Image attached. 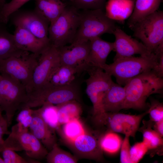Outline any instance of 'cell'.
I'll list each match as a JSON object with an SVG mask.
<instances>
[{
  "label": "cell",
  "instance_id": "cell-18",
  "mask_svg": "<svg viewBox=\"0 0 163 163\" xmlns=\"http://www.w3.org/2000/svg\"><path fill=\"white\" fill-rule=\"evenodd\" d=\"M29 128L30 132L47 149L50 150L56 143L55 131L46 122L39 109L33 110V118Z\"/></svg>",
  "mask_w": 163,
  "mask_h": 163
},
{
  "label": "cell",
  "instance_id": "cell-26",
  "mask_svg": "<svg viewBox=\"0 0 163 163\" xmlns=\"http://www.w3.org/2000/svg\"><path fill=\"white\" fill-rule=\"evenodd\" d=\"M56 131L63 141L75 140L86 132L79 119H75L61 125Z\"/></svg>",
  "mask_w": 163,
  "mask_h": 163
},
{
  "label": "cell",
  "instance_id": "cell-40",
  "mask_svg": "<svg viewBox=\"0 0 163 163\" xmlns=\"http://www.w3.org/2000/svg\"><path fill=\"white\" fill-rule=\"evenodd\" d=\"M158 56V60L152 71L158 76L163 77V52L156 54Z\"/></svg>",
  "mask_w": 163,
  "mask_h": 163
},
{
  "label": "cell",
  "instance_id": "cell-30",
  "mask_svg": "<svg viewBox=\"0 0 163 163\" xmlns=\"http://www.w3.org/2000/svg\"><path fill=\"white\" fill-rule=\"evenodd\" d=\"M151 125L149 124L148 126H144L142 129L143 134L142 142L149 150L157 149L162 146L163 143L162 137L151 128Z\"/></svg>",
  "mask_w": 163,
  "mask_h": 163
},
{
  "label": "cell",
  "instance_id": "cell-36",
  "mask_svg": "<svg viewBox=\"0 0 163 163\" xmlns=\"http://www.w3.org/2000/svg\"><path fill=\"white\" fill-rule=\"evenodd\" d=\"M148 150L147 146L142 141L137 143L131 147L130 154L132 163L139 161Z\"/></svg>",
  "mask_w": 163,
  "mask_h": 163
},
{
  "label": "cell",
  "instance_id": "cell-17",
  "mask_svg": "<svg viewBox=\"0 0 163 163\" xmlns=\"http://www.w3.org/2000/svg\"><path fill=\"white\" fill-rule=\"evenodd\" d=\"M14 39L20 50L39 56L50 43L38 39L26 29L21 27H15Z\"/></svg>",
  "mask_w": 163,
  "mask_h": 163
},
{
  "label": "cell",
  "instance_id": "cell-27",
  "mask_svg": "<svg viewBox=\"0 0 163 163\" xmlns=\"http://www.w3.org/2000/svg\"><path fill=\"white\" fill-rule=\"evenodd\" d=\"M49 163H75L77 162L76 157L61 149L55 143L46 156Z\"/></svg>",
  "mask_w": 163,
  "mask_h": 163
},
{
  "label": "cell",
  "instance_id": "cell-45",
  "mask_svg": "<svg viewBox=\"0 0 163 163\" xmlns=\"http://www.w3.org/2000/svg\"></svg>",
  "mask_w": 163,
  "mask_h": 163
},
{
  "label": "cell",
  "instance_id": "cell-33",
  "mask_svg": "<svg viewBox=\"0 0 163 163\" xmlns=\"http://www.w3.org/2000/svg\"><path fill=\"white\" fill-rule=\"evenodd\" d=\"M107 0H74L72 5L78 10H104Z\"/></svg>",
  "mask_w": 163,
  "mask_h": 163
},
{
  "label": "cell",
  "instance_id": "cell-38",
  "mask_svg": "<svg viewBox=\"0 0 163 163\" xmlns=\"http://www.w3.org/2000/svg\"><path fill=\"white\" fill-rule=\"evenodd\" d=\"M129 137L125 136L120 146V162L121 163H132L130 157V146Z\"/></svg>",
  "mask_w": 163,
  "mask_h": 163
},
{
  "label": "cell",
  "instance_id": "cell-10",
  "mask_svg": "<svg viewBox=\"0 0 163 163\" xmlns=\"http://www.w3.org/2000/svg\"><path fill=\"white\" fill-rule=\"evenodd\" d=\"M60 64L58 49L50 44L38 57L27 92L46 84L53 72Z\"/></svg>",
  "mask_w": 163,
  "mask_h": 163
},
{
  "label": "cell",
  "instance_id": "cell-5",
  "mask_svg": "<svg viewBox=\"0 0 163 163\" xmlns=\"http://www.w3.org/2000/svg\"><path fill=\"white\" fill-rule=\"evenodd\" d=\"M80 14L79 25L71 44L88 41L105 33L113 34L117 27L104 10H83Z\"/></svg>",
  "mask_w": 163,
  "mask_h": 163
},
{
  "label": "cell",
  "instance_id": "cell-28",
  "mask_svg": "<svg viewBox=\"0 0 163 163\" xmlns=\"http://www.w3.org/2000/svg\"><path fill=\"white\" fill-rule=\"evenodd\" d=\"M41 107L38 109L44 120L50 127L56 131L61 126L58 120L56 105L46 103Z\"/></svg>",
  "mask_w": 163,
  "mask_h": 163
},
{
  "label": "cell",
  "instance_id": "cell-21",
  "mask_svg": "<svg viewBox=\"0 0 163 163\" xmlns=\"http://www.w3.org/2000/svg\"><path fill=\"white\" fill-rule=\"evenodd\" d=\"M135 0H107L105 8L106 15L114 21H123L130 16Z\"/></svg>",
  "mask_w": 163,
  "mask_h": 163
},
{
  "label": "cell",
  "instance_id": "cell-31",
  "mask_svg": "<svg viewBox=\"0 0 163 163\" xmlns=\"http://www.w3.org/2000/svg\"><path fill=\"white\" fill-rule=\"evenodd\" d=\"M30 0H11L5 3L0 10V23L6 24L10 17Z\"/></svg>",
  "mask_w": 163,
  "mask_h": 163
},
{
  "label": "cell",
  "instance_id": "cell-16",
  "mask_svg": "<svg viewBox=\"0 0 163 163\" xmlns=\"http://www.w3.org/2000/svg\"><path fill=\"white\" fill-rule=\"evenodd\" d=\"M11 131L15 135L23 150L29 157L38 160L46 156L47 149L28 129H19L15 124L12 127Z\"/></svg>",
  "mask_w": 163,
  "mask_h": 163
},
{
  "label": "cell",
  "instance_id": "cell-13",
  "mask_svg": "<svg viewBox=\"0 0 163 163\" xmlns=\"http://www.w3.org/2000/svg\"><path fill=\"white\" fill-rule=\"evenodd\" d=\"M100 140V138L86 131L73 141L63 142L78 157L101 161L103 158V150Z\"/></svg>",
  "mask_w": 163,
  "mask_h": 163
},
{
  "label": "cell",
  "instance_id": "cell-12",
  "mask_svg": "<svg viewBox=\"0 0 163 163\" xmlns=\"http://www.w3.org/2000/svg\"><path fill=\"white\" fill-rule=\"evenodd\" d=\"M58 48L60 64L75 68L78 74L87 71L91 67L88 60L89 41Z\"/></svg>",
  "mask_w": 163,
  "mask_h": 163
},
{
  "label": "cell",
  "instance_id": "cell-14",
  "mask_svg": "<svg viewBox=\"0 0 163 163\" xmlns=\"http://www.w3.org/2000/svg\"><path fill=\"white\" fill-rule=\"evenodd\" d=\"M113 34L115 38L113 42V50L116 52L114 59L133 56L136 54L145 55L151 53L142 43L133 38L119 27H116Z\"/></svg>",
  "mask_w": 163,
  "mask_h": 163
},
{
  "label": "cell",
  "instance_id": "cell-11",
  "mask_svg": "<svg viewBox=\"0 0 163 163\" xmlns=\"http://www.w3.org/2000/svg\"><path fill=\"white\" fill-rule=\"evenodd\" d=\"M9 19L15 27H23L40 40L50 43L48 38L50 23L34 10L29 11L19 9L11 14Z\"/></svg>",
  "mask_w": 163,
  "mask_h": 163
},
{
  "label": "cell",
  "instance_id": "cell-15",
  "mask_svg": "<svg viewBox=\"0 0 163 163\" xmlns=\"http://www.w3.org/2000/svg\"><path fill=\"white\" fill-rule=\"evenodd\" d=\"M147 112L138 115H130L118 112L108 113L106 125L110 131L134 137L138 130L142 118Z\"/></svg>",
  "mask_w": 163,
  "mask_h": 163
},
{
  "label": "cell",
  "instance_id": "cell-19",
  "mask_svg": "<svg viewBox=\"0 0 163 163\" xmlns=\"http://www.w3.org/2000/svg\"><path fill=\"white\" fill-rule=\"evenodd\" d=\"M113 50V42L105 41L100 37L90 40L88 60L90 65L102 69L106 64L108 55Z\"/></svg>",
  "mask_w": 163,
  "mask_h": 163
},
{
  "label": "cell",
  "instance_id": "cell-23",
  "mask_svg": "<svg viewBox=\"0 0 163 163\" xmlns=\"http://www.w3.org/2000/svg\"><path fill=\"white\" fill-rule=\"evenodd\" d=\"M66 5L61 0H35L34 10L50 23L59 16Z\"/></svg>",
  "mask_w": 163,
  "mask_h": 163
},
{
  "label": "cell",
  "instance_id": "cell-6",
  "mask_svg": "<svg viewBox=\"0 0 163 163\" xmlns=\"http://www.w3.org/2000/svg\"><path fill=\"white\" fill-rule=\"evenodd\" d=\"M78 10L72 5H66L59 16L50 23L48 38L51 44L59 48L72 43L80 21Z\"/></svg>",
  "mask_w": 163,
  "mask_h": 163
},
{
  "label": "cell",
  "instance_id": "cell-20",
  "mask_svg": "<svg viewBox=\"0 0 163 163\" xmlns=\"http://www.w3.org/2000/svg\"><path fill=\"white\" fill-rule=\"evenodd\" d=\"M125 98L124 87L114 82L103 97V105L104 111L107 113L118 112L123 109Z\"/></svg>",
  "mask_w": 163,
  "mask_h": 163
},
{
  "label": "cell",
  "instance_id": "cell-43",
  "mask_svg": "<svg viewBox=\"0 0 163 163\" xmlns=\"http://www.w3.org/2000/svg\"><path fill=\"white\" fill-rule=\"evenodd\" d=\"M0 163H5L3 159L0 156Z\"/></svg>",
  "mask_w": 163,
  "mask_h": 163
},
{
  "label": "cell",
  "instance_id": "cell-22",
  "mask_svg": "<svg viewBox=\"0 0 163 163\" xmlns=\"http://www.w3.org/2000/svg\"><path fill=\"white\" fill-rule=\"evenodd\" d=\"M162 0H136L128 24L131 28L135 23L157 11Z\"/></svg>",
  "mask_w": 163,
  "mask_h": 163
},
{
  "label": "cell",
  "instance_id": "cell-39",
  "mask_svg": "<svg viewBox=\"0 0 163 163\" xmlns=\"http://www.w3.org/2000/svg\"><path fill=\"white\" fill-rule=\"evenodd\" d=\"M2 111L0 108V144H2L4 140L3 137L5 134H9L8 130V124L7 120L2 115Z\"/></svg>",
  "mask_w": 163,
  "mask_h": 163
},
{
  "label": "cell",
  "instance_id": "cell-2",
  "mask_svg": "<svg viewBox=\"0 0 163 163\" xmlns=\"http://www.w3.org/2000/svg\"><path fill=\"white\" fill-rule=\"evenodd\" d=\"M158 56L154 53L139 57L131 56L114 59L102 69L116 78L118 84L124 85L129 80L144 72L152 70L157 63Z\"/></svg>",
  "mask_w": 163,
  "mask_h": 163
},
{
  "label": "cell",
  "instance_id": "cell-29",
  "mask_svg": "<svg viewBox=\"0 0 163 163\" xmlns=\"http://www.w3.org/2000/svg\"><path fill=\"white\" fill-rule=\"evenodd\" d=\"M115 133L110 131L100 138L101 148L109 153H114L119 149L122 143L120 138Z\"/></svg>",
  "mask_w": 163,
  "mask_h": 163
},
{
  "label": "cell",
  "instance_id": "cell-37",
  "mask_svg": "<svg viewBox=\"0 0 163 163\" xmlns=\"http://www.w3.org/2000/svg\"><path fill=\"white\" fill-rule=\"evenodd\" d=\"M147 112L149 114L151 121L155 122L163 119V104L157 100H152L149 108Z\"/></svg>",
  "mask_w": 163,
  "mask_h": 163
},
{
  "label": "cell",
  "instance_id": "cell-25",
  "mask_svg": "<svg viewBox=\"0 0 163 163\" xmlns=\"http://www.w3.org/2000/svg\"><path fill=\"white\" fill-rule=\"evenodd\" d=\"M59 123L61 125L75 119H79L82 108L78 101H69L56 105Z\"/></svg>",
  "mask_w": 163,
  "mask_h": 163
},
{
  "label": "cell",
  "instance_id": "cell-32",
  "mask_svg": "<svg viewBox=\"0 0 163 163\" xmlns=\"http://www.w3.org/2000/svg\"><path fill=\"white\" fill-rule=\"evenodd\" d=\"M56 71L59 79L60 86L68 85L74 82L75 75L78 74L75 68L61 64Z\"/></svg>",
  "mask_w": 163,
  "mask_h": 163
},
{
  "label": "cell",
  "instance_id": "cell-7",
  "mask_svg": "<svg viewBox=\"0 0 163 163\" xmlns=\"http://www.w3.org/2000/svg\"><path fill=\"white\" fill-rule=\"evenodd\" d=\"M0 75V108L5 112L9 126L16 111L20 109L25 102L27 91L19 81L7 75Z\"/></svg>",
  "mask_w": 163,
  "mask_h": 163
},
{
  "label": "cell",
  "instance_id": "cell-1",
  "mask_svg": "<svg viewBox=\"0 0 163 163\" xmlns=\"http://www.w3.org/2000/svg\"><path fill=\"white\" fill-rule=\"evenodd\" d=\"M124 86L126 98L123 109H142L145 107L150 95L162 93L163 79L152 70L131 78Z\"/></svg>",
  "mask_w": 163,
  "mask_h": 163
},
{
  "label": "cell",
  "instance_id": "cell-35",
  "mask_svg": "<svg viewBox=\"0 0 163 163\" xmlns=\"http://www.w3.org/2000/svg\"><path fill=\"white\" fill-rule=\"evenodd\" d=\"M2 153L3 159L5 163H40L35 160H30L21 156L15 151L8 148L3 149Z\"/></svg>",
  "mask_w": 163,
  "mask_h": 163
},
{
  "label": "cell",
  "instance_id": "cell-4",
  "mask_svg": "<svg viewBox=\"0 0 163 163\" xmlns=\"http://www.w3.org/2000/svg\"><path fill=\"white\" fill-rule=\"evenodd\" d=\"M80 90L75 82L67 85L55 86L46 84L27 92V100L21 109L32 108L50 103L57 105L72 100L79 101Z\"/></svg>",
  "mask_w": 163,
  "mask_h": 163
},
{
  "label": "cell",
  "instance_id": "cell-34",
  "mask_svg": "<svg viewBox=\"0 0 163 163\" xmlns=\"http://www.w3.org/2000/svg\"><path fill=\"white\" fill-rule=\"evenodd\" d=\"M17 118L18 123L16 124L21 129H28L33 118V110L28 107H23Z\"/></svg>",
  "mask_w": 163,
  "mask_h": 163
},
{
  "label": "cell",
  "instance_id": "cell-44",
  "mask_svg": "<svg viewBox=\"0 0 163 163\" xmlns=\"http://www.w3.org/2000/svg\"><path fill=\"white\" fill-rule=\"evenodd\" d=\"M68 0L69 1H70L71 2H72L74 0Z\"/></svg>",
  "mask_w": 163,
  "mask_h": 163
},
{
  "label": "cell",
  "instance_id": "cell-3",
  "mask_svg": "<svg viewBox=\"0 0 163 163\" xmlns=\"http://www.w3.org/2000/svg\"><path fill=\"white\" fill-rule=\"evenodd\" d=\"M89 77L85 80V92L93 105V117L99 126L106 125L108 113L104 111L103 99L107 91L114 82L110 74L100 67H91L87 71Z\"/></svg>",
  "mask_w": 163,
  "mask_h": 163
},
{
  "label": "cell",
  "instance_id": "cell-9",
  "mask_svg": "<svg viewBox=\"0 0 163 163\" xmlns=\"http://www.w3.org/2000/svg\"><path fill=\"white\" fill-rule=\"evenodd\" d=\"M39 56L25 52L3 60L0 61V74L7 75L19 81L27 92Z\"/></svg>",
  "mask_w": 163,
  "mask_h": 163
},
{
  "label": "cell",
  "instance_id": "cell-8",
  "mask_svg": "<svg viewBox=\"0 0 163 163\" xmlns=\"http://www.w3.org/2000/svg\"><path fill=\"white\" fill-rule=\"evenodd\" d=\"M150 53L163 43V12L157 11L135 23L131 28Z\"/></svg>",
  "mask_w": 163,
  "mask_h": 163
},
{
  "label": "cell",
  "instance_id": "cell-24",
  "mask_svg": "<svg viewBox=\"0 0 163 163\" xmlns=\"http://www.w3.org/2000/svg\"><path fill=\"white\" fill-rule=\"evenodd\" d=\"M5 24L0 23V61L27 52L21 50L17 47L13 35L7 30Z\"/></svg>",
  "mask_w": 163,
  "mask_h": 163
},
{
  "label": "cell",
  "instance_id": "cell-41",
  "mask_svg": "<svg viewBox=\"0 0 163 163\" xmlns=\"http://www.w3.org/2000/svg\"><path fill=\"white\" fill-rule=\"evenodd\" d=\"M154 130L161 137L163 136V119L155 122Z\"/></svg>",
  "mask_w": 163,
  "mask_h": 163
},
{
  "label": "cell",
  "instance_id": "cell-42",
  "mask_svg": "<svg viewBox=\"0 0 163 163\" xmlns=\"http://www.w3.org/2000/svg\"><path fill=\"white\" fill-rule=\"evenodd\" d=\"M5 1L6 0H0V10L6 3Z\"/></svg>",
  "mask_w": 163,
  "mask_h": 163
}]
</instances>
